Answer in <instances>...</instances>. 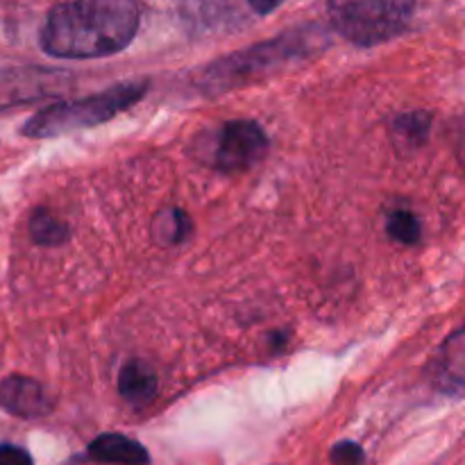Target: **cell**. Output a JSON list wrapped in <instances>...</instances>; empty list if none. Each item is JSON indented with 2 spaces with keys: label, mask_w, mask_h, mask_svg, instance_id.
I'll return each mask as SVG.
<instances>
[{
  "label": "cell",
  "mask_w": 465,
  "mask_h": 465,
  "mask_svg": "<svg viewBox=\"0 0 465 465\" xmlns=\"http://www.w3.org/2000/svg\"><path fill=\"white\" fill-rule=\"evenodd\" d=\"M331 465H363L366 463V454H363L361 445L352 443V440H343V443L331 448Z\"/></svg>",
  "instance_id": "14"
},
{
  "label": "cell",
  "mask_w": 465,
  "mask_h": 465,
  "mask_svg": "<svg viewBox=\"0 0 465 465\" xmlns=\"http://www.w3.org/2000/svg\"><path fill=\"white\" fill-rule=\"evenodd\" d=\"M268 148L271 141L262 125L252 121H230L213 134L212 166L225 175L243 173L257 166Z\"/></svg>",
  "instance_id": "5"
},
{
  "label": "cell",
  "mask_w": 465,
  "mask_h": 465,
  "mask_svg": "<svg viewBox=\"0 0 465 465\" xmlns=\"http://www.w3.org/2000/svg\"><path fill=\"white\" fill-rule=\"evenodd\" d=\"M413 0H348L334 9V27L354 45L372 48L409 27Z\"/></svg>",
  "instance_id": "4"
},
{
  "label": "cell",
  "mask_w": 465,
  "mask_h": 465,
  "mask_svg": "<svg viewBox=\"0 0 465 465\" xmlns=\"http://www.w3.org/2000/svg\"><path fill=\"white\" fill-rule=\"evenodd\" d=\"M191 232H193V223H191L189 213L182 209H163L153 221V239L163 248L184 243Z\"/></svg>",
  "instance_id": "10"
},
{
  "label": "cell",
  "mask_w": 465,
  "mask_h": 465,
  "mask_svg": "<svg viewBox=\"0 0 465 465\" xmlns=\"http://www.w3.org/2000/svg\"><path fill=\"white\" fill-rule=\"evenodd\" d=\"M89 457L98 463L112 465H148V450L134 439L123 434H103L89 445Z\"/></svg>",
  "instance_id": "8"
},
{
  "label": "cell",
  "mask_w": 465,
  "mask_h": 465,
  "mask_svg": "<svg viewBox=\"0 0 465 465\" xmlns=\"http://www.w3.org/2000/svg\"><path fill=\"white\" fill-rule=\"evenodd\" d=\"M30 234L36 245L54 248V245L66 243L68 236H71V230L54 213L45 212V209H36L30 218Z\"/></svg>",
  "instance_id": "12"
},
{
  "label": "cell",
  "mask_w": 465,
  "mask_h": 465,
  "mask_svg": "<svg viewBox=\"0 0 465 465\" xmlns=\"http://www.w3.org/2000/svg\"><path fill=\"white\" fill-rule=\"evenodd\" d=\"M0 465H35V461H32L27 450L12 443H3L0 445Z\"/></svg>",
  "instance_id": "15"
},
{
  "label": "cell",
  "mask_w": 465,
  "mask_h": 465,
  "mask_svg": "<svg viewBox=\"0 0 465 465\" xmlns=\"http://www.w3.org/2000/svg\"><path fill=\"white\" fill-rule=\"evenodd\" d=\"M395 143L402 148H418L427 141L431 130V114L430 112H407L400 114L393 121Z\"/></svg>",
  "instance_id": "11"
},
{
  "label": "cell",
  "mask_w": 465,
  "mask_h": 465,
  "mask_svg": "<svg viewBox=\"0 0 465 465\" xmlns=\"http://www.w3.org/2000/svg\"><path fill=\"white\" fill-rule=\"evenodd\" d=\"M248 5L259 14V16H266V14H272L277 7H282L284 0H248Z\"/></svg>",
  "instance_id": "16"
},
{
  "label": "cell",
  "mask_w": 465,
  "mask_h": 465,
  "mask_svg": "<svg viewBox=\"0 0 465 465\" xmlns=\"http://www.w3.org/2000/svg\"><path fill=\"white\" fill-rule=\"evenodd\" d=\"M322 44H327V39L321 27H300V30L284 32L275 39L213 62L198 77V84L209 95L239 89L248 82L268 75L271 71L289 66L293 62H302L318 48H322Z\"/></svg>",
  "instance_id": "2"
},
{
  "label": "cell",
  "mask_w": 465,
  "mask_h": 465,
  "mask_svg": "<svg viewBox=\"0 0 465 465\" xmlns=\"http://www.w3.org/2000/svg\"><path fill=\"white\" fill-rule=\"evenodd\" d=\"M118 393L125 402L143 407L157 393V375L143 361H127L118 375Z\"/></svg>",
  "instance_id": "9"
},
{
  "label": "cell",
  "mask_w": 465,
  "mask_h": 465,
  "mask_svg": "<svg viewBox=\"0 0 465 465\" xmlns=\"http://www.w3.org/2000/svg\"><path fill=\"white\" fill-rule=\"evenodd\" d=\"M461 145H463V150H465V125H463V136H461Z\"/></svg>",
  "instance_id": "17"
},
{
  "label": "cell",
  "mask_w": 465,
  "mask_h": 465,
  "mask_svg": "<svg viewBox=\"0 0 465 465\" xmlns=\"http://www.w3.org/2000/svg\"><path fill=\"white\" fill-rule=\"evenodd\" d=\"M139 23L136 0H66L48 12L39 44L57 59L109 57L132 44Z\"/></svg>",
  "instance_id": "1"
},
{
  "label": "cell",
  "mask_w": 465,
  "mask_h": 465,
  "mask_svg": "<svg viewBox=\"0 0 465 465\" xmlns=\"http://www.w3.org/2000/svg\"><path fill=\"white\" fill-rule=\"evenodd\" d=\"M436 384L448 393H465V325L450 334L434 361Z\"/></svg>",
  "instance_id": "7"
},
{
  "label": "cell",
  "mask_w": 465,
  "mask_h": 465,
  "mask_svg": "<svg viewBox=\"0 0 465 465\" xmlns=\"http://www.w3.org/2000/svg\"><path fill=\"white\" fill-rule=\"evenodd\" d=\"M145 91H148V80L143 77L118 82L100 94L41 109L35 116L27 118L21 132L30 139H50V136H62L68 132L84 130V127H95L100 123L112 121L125 109L134 107L143 98Z\"/></svg>",
  "instance_id": "3"
},
{
  "label": "cell",
  "mask_w": 465,
  "mask_h": 465,
  "mask_svg": "<svg viewBox=\"0 0 465 465\" xmlns=\"http://www.w3.org/2000/svg\"><path fill=\"white\" fill-rule=\"evenodd\" d=\"M0 407L18 418H41L53 409L44 386L32 377L9 375L0 381Z\"/></svg>",
  "instance_id": "6"
},
{
  "label": "cell",
  "mask_w": 465,
  "mask_h": 465,
  "mask_svg": "<svg viewBox=\"0 0 465 465\" xmlns=\"http://www.w3.org/2000/svg\"><path fill=\"white\" fill-rule=\"evenodd\" d=\"M386 232L393 241L402 245H416L420 241V221L413 212H407V209H395V212L389 213L386 218Z\"/></svg>",
  "instance_id": "13"
}]
</instances>
